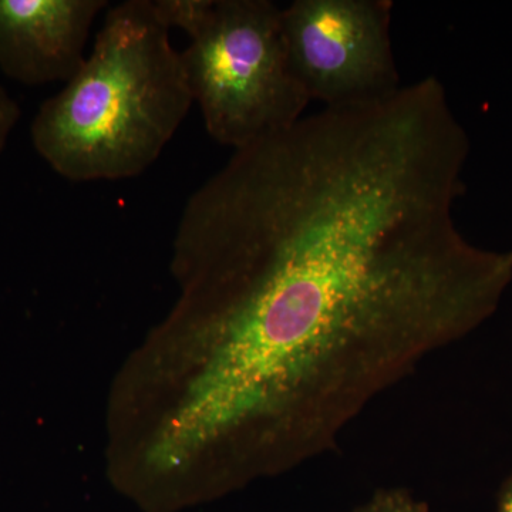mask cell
Wrapping results in <instances>:
<instances>
[{
	"mask_svg": "<svg viewBox=\"0 0 512 512\" xmlns=\"http://www.w3.org/2000/svg\"><path fill=\"white\" fill-rule=\"evenodd\" d=\"M194 99L181 52L153 0L111 6L92 53L30 126L39 156L74 183L143 174Z\"/></svg>",
	"mask_w": 512,
	"mask_h": 512,
	"instance_id": "7a4b0ae2",
	"label": "cell"
},
{
	"mask_svg": "<svg viewBox=\"0 0 512 512\" xmlns=\"http://www.w3.org/2000/svg\"><path fill=\"white\" fill-rule=\"evenodd\" d=\"M106 0H0V69L25 86L69 82Z\"/></svg>",
	"mask_w": 512,
	"mask_h": 512,
	"instance_id": "5b68a950",
	"label": "cell"
},
{
	"mask_svg": "<svg viewBox=\"0 0 512 512\" xmlns=\"http://www.w3.org/2000/svg\"><path fill=\"white\" fill-rule=\"evenodd\" d=\"M20 117L18 103L0 86V154Z\"/></svg>",
	"mask_w": 512,
	"mask_h": 512,
	"instance_id": "52a82bcc",
	"label": "cell"
},
{
	"mask_svg": "<svg viewBox=\"0 0 512 512\" xmlns=\"http://www.w3.org/2000/svg\"><path fill=\"white\" fill-rule=\"evenodd\" d=\"M154 2L168 28L190 37L181 60L212 140L241 150L302 119L311 100L289 66L276 3Z\"/></svg>",
	"mask_w": 512,
	"mask_h": 512,
	"instance_id": "3957f363",
	"label": "cell"
},
{
	"mask_svg": "<svg viewBox=\"0 0 512 512\" xmlns=\"http://www.w3.org/2000/svg\"><path fill=\"white\" fill-rule=\"evenodd\" d=\"M512 512V473L505 478L497 495V511Z\"/></svg>",
	"mask_w": 512,
	"mask_h": 512,
	"instance_id": "ba28073f",
	"label": "cell"
},
{
	"mask_svg": "<svg viewBox=\"0 0 512 512\" xmlns=\"http://www.w3.org/2000/svg\"><path fill=\"white\" fill-rule=\"evenodd\" d=\"M352 512H430L429 505L406 488H380Z\"/></svg>",
	"mask_w": 512,
	"mask_h": 512,
	"instance_id": "8992f818",
	"label": "cell"
},
{
	"mask_svg": "<svg viewBox=\"0 0 512 512\" xmlns=\"http://www.w3.org/2000/svg\"><path fill=\"white\" fill-rule=\"evenodd\" d=\"M470 148L430 76L235 150L175 238L214 386L255 409L336 412L490 319L512 248L457 228Z\"/></svg>",
	"mask_w": 512,
	"mask_h": 512,
	"instance_id": "6da1fadb",
	"label": "cell"
},
{
	"mask_svg": "<svg viewBox=\"0 0 512 512\" xmlns=\"http://www.w3.org/2000/svg\"><path fill=\"white\" fill-rule=\"evenodd\" d=\"M390 0H295L282 39L296 80L323 109L362 106L400 89Z\"/></svg>",
	"mask_w": 512,
	"mask_h": 512,
	"instance_id": "277c9868",
	"label": "cell"
}]
</instances>
